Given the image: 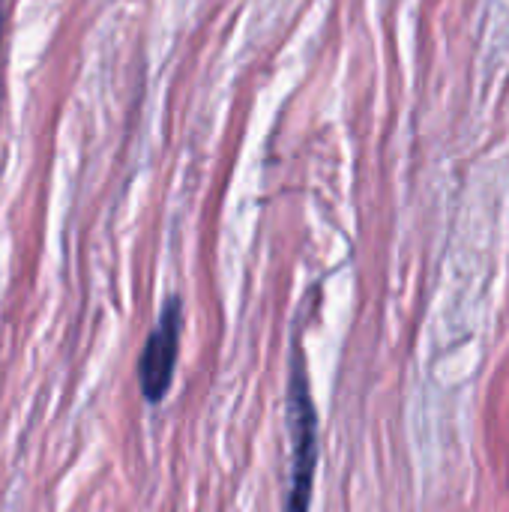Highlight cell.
Instances as JSON below:
<instances>
[{
    "label": "cell",
    "mask_w": 509,
    "mask_h": 512,
    "mask_svg": "<svg viewBox=\"0 0 509 512\" xmlns=\"http://www.w3.org/2000/svg\"><path fill=\"white\" fill-rule=\"evenodd\" d=\"M180 330H183V306L174 297L165 303V309L141 351L138 384H141V393L147 402H162L174 381V366H177V354H180Z\"/></svg>",
    "instance_id": "cell-2"
},
{
    "label": "cell",
    "mask_w": 509,
    "mask_h": 512,
    "mask_svg": "<svg viewBox=\"0 0 509 512\" xmlns=\"http://www.w3.org/2000/svg\"><path fill=\"white\" fill-rule=\"evenodd\" d=\"M288 429H291V477H288L285 512H309L315 471H318V411L312 399L306 360L300 351L288 378Z\"/></svg>",
    "instance_id": "cell-1"
}]
</instances>
